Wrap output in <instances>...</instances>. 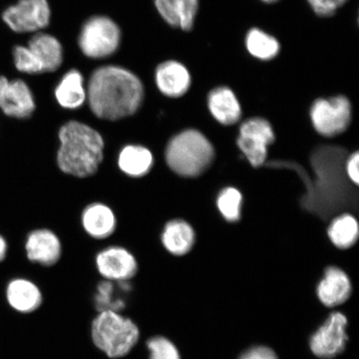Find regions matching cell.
Listing matches in <instances>:
<instances>
[{"mask_svg":"<svg viewBox=\"0 0 359 359\" xmlns=\"http://www.w3.org/2000/svg\"><path fill=\"white\" fill-rule=\"evenodd\" d=\"M96 267L103 280L131 281L138 271V264L134 255L120 246H111L97 254Z\"/></svg>","mask_w":359,"mask_h":359,"instance_id":"obj_11","label":"cell"},{"mask_svg":"<svg viewBox=\"0 0 359 359\" xmlns=\"http://www.w3.org/2000/svg\"><path fill=\"white\" fill-rule=\"evenodd\" d=\"M318 16L330 17L344 6L348 0H307Z\"/></svg>","mask_w":359,"mask_h":359,"instance_id":"obj_29","label":"cell"},{"mask_svg":"<svg viewBox=\"0 0 359 359\" xmlns=\"http://www.w3.org/2000/svg\"><path fill=\"white\" fill-rule=\"evenodd\" d=\"M327 234L336 247L348 249L358 241L359 229L357 219L351 215H340L332 222Z\"/></svg>","mask_w":359,"mask_h":359,"instance_id":"obj_25","label":"cell"},{"mask_svg":"<svg viewBox=\"0 0 359 359\" xmlns=\"http://www.w3.org/2000/svg\"><path fill=\"white\" fill-rule=\"evenodd\" d=\"M28 47L42 65L44 73H53L64 62V48L55 36L47 33H36L29 39Z\"/></svg>","mask_w":359,"mask_h":359,"instance_id":"obj_20","label":"cell"},{"mask_svg":"<svg viewBox=\"0 0 359 359\" xmlns=\"http://www.w3.org/2000/svg\"><path fill=\"white\" fill-rule=\"evenodd\" d=\"M133 287L130 281L116 282L102 280L97 285L93 296L94 307L98 312L114 311L122 313L127 307L128 299Z\"/></svg>","mask_w":359,"mask_h":359,"instance_id":"obj_17","label":"cell"},{"mask_svg":"<svg viewBox=\"0 0 359 359\" xmlns=\"http://www.w3.org/2000/svg\"><path fill=\"white\" fill-rule=\"evenodd\" d=\"M208 103L210 114L224 126L236 124L241 119V107L230 88L217 87L210 92Z\"/></svg>","mask_w":359,"mask_h":359,"instance_id":"obj_19","label":"cell"},{"mask_svg":"<svg viewBox=\"0 0 359 359\" xmlns=\"http://www.w3.org/2000/svg\"><path fill=\"white\" fill-rule=\"evenodd\" d=\"M154 163L151 151L142 146H126L118 156L119 168L132 177L144 176L150 172Z\"/></svg>","mask_w":359,"mask_h":359,"instance_id":"obj_23","label":"cell"},{"mask_svg":"<svg viewBox=\"0 0 359 359\" xmlns=\"http://www.w3.org/2000/svg\"><path fill=\"white\" fill-rule=\"evenodd\" d=\"M8 306L13 311L29 314L38 311L43 304V293L38 285L27 278H13L4 291Z\"/></svg>","mask_w":359,"mask_h":359,"instance_id":"obj_13","label":"cell"},{"mask_svg":"<svg viewBox=\"0 0 359 359\" xmlns=\"http://www.w3.org/2000/svg\"><path fill=\"white\" fill-rule=\"evenodd\" d=\"M27 257L43 266H53L60 259L62 245L55 233L48 230L31 232L27 239Z\"/></svg>","mask_w":359,"mask_h":359,"instance_id":"obj_14","label":"cell"},{"mask_svg":"<svg viewBox=\"0 0 359 359\" xmlns=\"http://www.w3.org/2000/svg\"><path fill=\"white\" fill-rule=\"evenodd\" d=\"M155 83L164 96L181 97L191 86V75L187 67L177 60H167L156 67Z\"/></svg>","mask_w":359,"mask_h":359,"instance_id":"obj_12","label":"cell"},{"mask_svg":"<svg viewBox=\"0 0 359 359\" xmlns=\"http://www.w3.org/2000/svg\"><path fill=\"white\" fill-rule=\"evenodd\" d=\"M245 47L250 55L262 61L276 58L280 52V43L273 35L253 28L245 36Z\"/></svg>","mask_w":359,"mask_h":359,"instance_id":"obj_24","label":"cell"},{"mask_svg":"<svg viewBox=\"0 0 359 359\" xmlns=\"http://www.w3.org/2000/svg\"><path fill=\"white\" fill-rule=\"evenodd\" d=\"M82 222L88 234L98 240L111 236L116 228L114 212L109 206L101 203L88 205L83 213Z\"/></svg>","mask_w":359,"mask_h":359,"instance_id":"obj_21","label":"cell"},{"mask_svg":"<svg viewBox=\"0 0 359 359\" xmlns=\"http://www.w3.org/2000/svg\"><path fill=\"white\" fill-rule=\"evenodd\" d=\"M144 95L142 80L123 67L101 66L88 79L87 101L98 118L116 121L128 118L140 109Z\"/></svg>","mask_w":359,"mask_h":359,"instance_id":"obj_1","label":"cell"},{"mask_svg":"<svg viewBox=\"0 0 359 359\" xmlns=\"http://www.w3.org/2000/svg\"><path fill=\"white\" fill-rule=\"evenodd\" d=\"M241 193L234 187L224 189L217 198V208L224 218L229 222H237L241 217Z\"/></svg>","mask_w":359,"mask_h":359,"instance_id":"obj_26","label":"cell"},{"mask_svg":"<svg viewBox=\"0 0 359 359\" xmlns=\"http://www.w3.org/2000/svg\"><path fill=\"white\" fill-rule=\"evenodd\" d=\"M161 242L169 253L182 257L189 253L195 243V232L182 219H174L165 224Z\"/></svg>","mask_w":359,"mask_h":359,"instance_id":"obj_22","label":"cell"},{"mask_svg":"<svg viewBox=\"0 0 359 359\" xmlns=\"http://www.w3.org/2000/svg\"><path fill=\"white\" fill-rule=\"evenodd\" d=\"M320 302L327 307H336L347 302L352 294V283L347 273L338 267H329L317 286Z\"/></svg>","mask_w":359,"mask_h":359,"instance_id":"obj_15","label":"cell"},{"mask_svg":"<svg viewBox=\"0 0 359 359\" xmlns=\"http://www.w3.org/2000/svg\"><path fill=\"white\" fill-rule=\"evenodd\" d=\"M122 31L106 15L90 17L82 26L78 38L81 52L91 60H104L118 50Z\"/></svg>","mask_w":359,"mask_h":359,"instance_id":"obj_5","label":"cell"},{"mask_svg":"<svg viewBox=\"0 0 359 359\" xmlns=\"http://www.w3.org/2000/svg\"><path fill=\"white\" fill-rule=\"evenodd\" d=\"M8 253V244L4 238L0 235V263L6 258Z\"/></svg>","mask_w":359,"mask_h":359,"instance_id":"obj_32","label":"cell"},{"mask_svg":"<svg viewBox=\"0 0 359 359\" xmlns=\"http://www.w3.org/2000/svg\"><path fill=\"white\" fill-rule=\"evenodd\" d=\"M312 123L323 136L331 137L346 131L352 118V106L346 97L320 98L311 109Z\"/></svg>","mask_w":359,"mask_h":359,"instance_id":"obj_6","label":"cell"},{"mask_svg":"<svg viewBox=\"0 0 359 359\" xmlns=\"http://www.w3.org/2000/svg\"><path fill=\"white\" fill-rule=\"evenodd\" d=\"M200 0H154V6L159 15L168 25L191 31L194 27L199 10Z\"/></svg>","mask_w":359,"mask_h":359,"instance_id":"obj_16","label":"cell"},{"mask_svg":"<svg viewBox=\"0 0 359 359\" xmlns=\"http://www.w3.org/2000/svg\"><path fill=\"white\" fill-rule=\"evenodd\" d=\"M239 359H279L271 348L257 346L247 350Z\"/></svg>","mask_w":359,"mask_h":359,"instance_id":"obj_30","label":"cell"},{"mask_svg":"<svg viewBox=\"0 0 359 359\" xmlns=\"http://www.w3.org/2000/svg\"><path fill=\"white\" fill-rule=\"evenodd\" d=\"M262 1L267 4H273L278 1V0H262Z\"/></svg>","mask_w":359,"mask_h":359,"instance_id":"obj_33","label":"cell"},{"mask_svg":"<svg viewBox=\"0 0 359 359\" xmlns=\"http://www.w3.org/2000/svg\"><path fill=\"white\" fill-rule=\"evenodd\" d=\"M273 141L275 133L271 125L266 120L255 118L247 120L241 126L237 145L250 163L257 168L266 161L268 147Z\"/></svg>","mask_w":359,"mask_h":359,"instance_id":"obj_9","label":"cell"},{"mask_svg":"<svg viewBox=\"0 0 359 359\" xmlns=\"http://www.w3.org/2000/svg\"><path fill=\"white\" fill-rule=\"evenodd\" d=\"M358 163L359 154L358 152L356 151L349 157L346 164L348 177L357 186L359 183Z\"/></svg>","mask_w":359,"mask_h":359,"instance_id":"obj_31","label":"cell"},{"mask_svg":"<svg viewBox=\"0 0 359 359\" xmlns=\"http://www.w3.org/2000/svg\"><path fill=\"white\" fill-rule=\"evenodd\" d=\"M51 16L48 0H20L2 13L3 21L18 34L41 32L50 25Z\"/></svg>","mask_w":359,"mask_h":359,"instance_id":"obj_7","label":"cell"},{"mask_svg":"<svg viewBox=\"0 0 359 359\" xmlns=\"http://www.w3.org/2000/svg\"><path fill=\"white\" fill-rule=\"evenodd\" d=\"M90 334L95 347L111 359L128 355L141 337L140 330L132 318L114 311L98 312Z\"/></svg>","mask_w":359,"mask_h":359,"instance_id":"obj_3","label":"cell"},{"mask_svg":"<svg viewBox=\"0 0 359 359\" xmlns=\"http://www.w3.org/2000/svg\"><path fill=\"white\" fill-rule=\"evenodd\" d=\"M35 107L33 93L25 81L0 76V109L4 114L11 118H28Z\"/></svg>","mask_w":359,"mask_h":359,"instance_id":"obj_10","label":"cell"},{"mask_svg":"<svg viewBox=\"0 0 359 359\" xmlns=\"http://www.w3.org/2000/svg\"><path fill=\"white\" fill-rule=\"evenodd\" d=\"M149 359H182L176 345L167 337L152 336L147 342Z\"/></svg>","mask_w":359,"mask_h":359,"instance_id":"obj_28","label":"cell"},{"mask_svg":"<svg viewBox=\"0 0 359 359\" xmlns=\"http://www.w3.org/2000/svg\"><path fill=\"white\" fill-rule=\"evenodd\" d=\"M57 161L62 172L76 177H88L97 172L103 159L104 141L88 125L70 121L60 128Z\"/></svg>","mask_w":359,"mask_h":359,"instance_id":"obj_2","label":"cell"},{"mask_svg":"<svg viewBox=\"0 0 359 359\" xmlns=\"http://www.w3.org/2000/svg\"><path fill=\"white\" fill-rule=\"evenodd\" d=\"M13 62L20 73L35 75L44 73L43 66L28 46L19 45L13 48Z\"/></svg>","mask_w":359,"mask_h":359,"instance_id":"obj_27","label":"cell"},{"mask_svg":"<svg viewBox=\"0 0 359 359\" xmlns=\"http://www.w3.org/2000/svg\"><path fill=\"white\" fill-rule=\"evenodd\" d=\"M214 147L203 134L186 130L168 143L165 159L174 172L184 177L200 176L213 163Z\"/></svg>","mask_w":359,"mask_h":359,"instance_id":"obj_4","label":"cell"},{"mask_svg":"<svg viewBox=\"0 0 359 359\" xmlns=\"http://www.w3.org/2000/svg\"><path fill=\"white\" fill-rule=\"evenodd\" d=\"M347 326V317L344 313H331L309 341V347L314 355L330 359L343 353L348 339Z\"/></svg>","mask_w":359,"mask_h":359,"instance_id":"obj_8","label":"cell"},{"mask_svg":"<svg viewBox=\"0 0 359 359\" xmlns=\"http://www.w3.org/2000/svg\"><path fill=\"white\" fill-rule=\"evenodd\" d=\"M56 100L65 109L74 110L87 101L84 77L78 69H70L62 75L55 90Z\"/></svg>","mask_w":359,"mask_h":359,"instance_id":"obj_18","label":"cell"}]
</instances>
